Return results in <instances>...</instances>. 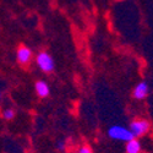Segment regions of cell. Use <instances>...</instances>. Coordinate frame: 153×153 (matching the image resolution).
Returning a JSON list of instances; mask_svg holds the SVG:
<instances>
[{
    "label": "cell",
    "instance_id": "7",
    "mask_svg": "<svg viewBox=\"0 0 153 153\" xmlns=\"http://www.w3.org/2000/svg\"><path fill=\"white\" fill-rule=\"evenodd\" d=\"M126 153H141V143L136 138H132L126 143Z\"/></svg>",
    "mask_w": 153,
    "mask_h": 153
},
{
    "label": "cell",
    "instance_id": "8",
    "mask_svg": "<svg viewBox=\"0 0 153 153\" xmlns=\"http://www.w3.org/2000/svg\"><path fill=\"white\" fill-rule=\"evenodd\" d=\"M3 117H4V119H6V120H11V119H14L15 118V110L14 109H5L4 111H3Z\"/></svg>",
    "mask_w": 153,
    "mask_h": 153
},
{
    "label": "cell",
    "instance_id": "9",
    "mask_svg": "<svg viewBox=\"0 0 153 153\" xmlns=\"http://www.w3.org/2000/svg\"><path fill=\"white\" fill-rule=\"evenodd\" d=\"M77 153H93V152H92V149L88 147V146H82V147L79 149Z\"/></svg>",
    "mask_w": 153,
    "mask_h": 153
},
{
    "label": "cell",
    "instance_id": "10",
    "mask_svg": "<svg viewBox=\"0 0 153 153\" xmlns=\"http://www.w3.org/2000/svg\"><path fill=\"white\" fill-rule=\"evenodd\" d=\"M56 148H58L59 151H64V149H65V142H64V141H58Z\"/></svg>",
    "mask_w": 153,
    "mask_h": 153
},
{
    "label": "cell",
    "instance_id": "2",
    "mask_svg": "<svg viewBox=\"0 0 153 153\" xmlns=\"http://www.w3.org/2000/svg\"><path fill=\"white\" fill-rule=\"evenodd\" d=\"M36 61H37L38 68L45 74H49V72H52L54 70V66H55L54 60H53L52 56L49 55V53H47V52H41L37 55Z\"/></svg>",
    "mask_w": 153,
    "mask_h": 153
},
{
    "label": "cell",
    "instance_id": "1",
    "mask_svg": "<svg viewBox=\"0 0 153 153\" xmlns=\"http://www.w3.org/2000/svg\"><path fill=\"white\" fill-rule=\"evenodd\" d=\"M108 136L113 140H118V141H130V140L135 138V136L132 135V132L130 131V129H126L124 126H119V125H114L111 127H109L108 130Z\"/></svg>",
    "mask_w": 153,
    "mask_h": 153
},
{
    "label": "cell",
    "instance_id": "4",
    "mask_svg": "<svg viewBox=\"0 0 153 153\" xmlns=\"http://www.w3.org/2000/svg\"><path fill=\"white\" fill-rule=\"evenodd\" d=\"M17 60L21 65H27L32 59V50L25 45H21L17 49Z\"/></svg>",
    "mask_w": 153,
    "mask_h": 153
},
{
    "label": "cell",
    "instance_id": "3",
    "mask_svg": "<svg viewBox=\"0 0 153 153\" xmlns=\"http://www.w3.org/2000/svg\"><path fill=\"white\" fill-rule=\"evenodd\" d=\"M149 127H151V125H149V123L147 120L136 119L130 125V131L132 132V135L135 137H137V136H142V135L147 134L149 131Z\"/></svg>",
    "mask_w": 153,
    "mask_h": 153
},
{
    "label": "cell",
    "instance_id": "11",
    "mask_svg": "<svg viewBox=\"0 0 153 153\" xmlns=\"http://www.w3.org/2000/svg\"><path fill=\"white\" fill-rule=\"evenodd\" d=\"M0 99H1V93H0Z\"/></svg>",
    "mask_w": 153,
    "mask_h": 153
},
{
    "label": "cell",
    "instance_id": "5",
    "mask_svg": "<svg viewBox=\"0 0 153 153\" xmlns=\"http://www.w3.org/2000/svg\"><path fill=\"white\" fill-rule=\"evenodd\" d=\"M147 94H148V85H147V82H145V81L140 82V83L134 88L132 96H134L135 99H145Z\"/></svg>",
    "mask_w": 153,
    "mask_h": 153
},
{
    "label": "cell",
    "instance_id": "6",
    "mask_svg": "<svg viewBox=\"0 0 153 153\" xmlns=\"http://www.w3.org/2000/svg\"><path fill=\"white\" fill-rule=\"evenodd\" d=\"M34 90H36L37 94L41 98H45V97H48V96H49V92H50L48 83H47L45 81H43V80H39V81H37V82H36V85H34Z\"/></svg>",
    "mask_w": 153,
    "mask_h": 153
}]
</instances>
